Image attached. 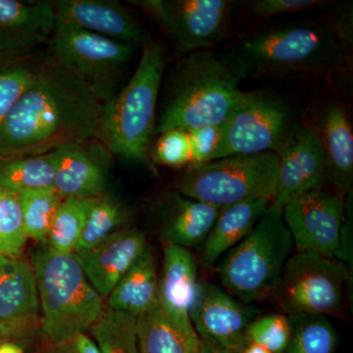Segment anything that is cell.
Listing matches in <instances>:
<instances>
[{
    "instance_id": "13",
    "label": "cell",
    "mask_w": 353,
    "mask_h": 353,
    "mask_svg": "<svg viewBox=\"0 0 353 353\" xmlns=\"http://www.w3.org/2000/svg\"><path fill=\"white\" fill-rule=\"evenodd\" d=\"M259 314L255 306L241 303L219 285L199 282L190 321L204 343L223 353H241L248 343V325Z\"/></svg>"
},
{
    "instance_id": "11",
    "label": "cell",
    "mask_w": 353,
    "mask_h": 353,
    "mask_svg": "<svg viewBox=\"0 0 353 353\" xmlns=\"http://www.w3.org/2000/svg\"><path fill=\"white\" fill-rule=\"evenodd\" d=\"M162 28L179 57L211 50L228 38L233 2L228 0H138Z\"/></svg>"
},
{
    "instance_id": "31",
    "label": "cell",
    "mask_w": 353,
    "mask_h": 353,
    "mask_svg": "<svg viewBox=\"0 0 353 353\" xmlns=\"http://www.w3.org/2000/svg\"><path fill=\"white\" fill-rule=\"evenodd\" d=\"M101 353H141L137 336V318L104 308L90 330Z\"/></svg>"
},
{
    "instance_id": "40",
    "label": "cell",
    "mask_w": 353,
    "mask_h": 353,
    "mask_svg": "<svg viewBox=\"0 0 353 353\" xmlns=\"http://www.w3.org/2000/svg\"><path fill=\"white\" fill-rule=\"evenodd\" d=\"M21 328L18 327L8 326V325L0 324V343L9 341L14 336L19 334Z\"/></svg>"
},
{
    "instance_id": "27",
    "label": "cell",
    "mask_w": 353,
    "mask_h": 353,
    "mask_svg": "<svg viewBox=\"0 0 353 353\" xmlns=\"http://www.w3.org/2000/svg\"><path fill=\"white\" fill-rule=\"evenodd\" d=\"M141 353H192L199 336L189 339L169 321L159 303L137 318Z\"/></svg>"
},
{
    "instance_id": "10",
    "label": "cell",
    "mask_w": 353,
    "mask_h": 353,
    "mask_svg": "<svg viewBox=\"0 0 353 353\" xmlns=\"http://www.w3.org/2000/svg\"><path fill=\"white\" fill-rule=\"evenodd\" d=\"M296 128L287 102L270 92H245L224 123V139L215 160L233 155L276 153Z\"/></svg>"
},
{
    "instance_id": "17",
    "label": "cell",
    "mask_w": 353,
    "mask_h": 353,
    "mask_svg": "<svg viewBox=\"0 0 353 353\" xmlns=\"http://www.w3.org/2000/svg\"><path fill=\"white\" fill-rule=\"evenodd\" d=\"M199 284L196 259L189 248L167 245L158 278V303L172 325L189 339L197 336L190 311Z\"/></svg>"
},
{
    "instance_id": "12",
    "label": "cell",
    "mask_w": 353,
    "mask_h": 353,
    "mask_svg": "<svg viewBox=\"0 0 353 353\" xmlns=\"http://www.w3.org/2000/svg\"><path fill=\"white\" fill-rule=\"evenodd\" d=\"M282 213L296 252L338 259L345 199L325 188L313 190L288 202Z\"/></svg>"
},
{
    "instance_id": "41",
    "label": "cell",
    "mask_w": 353,
    "mask_h": 353,
    "mask_svg": "<svg viewBox=\"0 0 353 353\" xmlns=\"http://www.w3.org/2000/svg\"><path fill=\"white\" fill-rule=\"evenodd\" d=\"M0 353H24V350L17 343L9 341L0 343Z\"/></svg>"
},
{
    "instance_id": "15",
    "label": "cell",
    "mask_w": 353,
    "mask_h": 353,
    "mask_svg": "<svg viewBox=\"0 0 353 353\" xmlns=\"http://www.w3.org/2000/svg\"><path fill=\"white\" fill-rule=\"evenodd\" d=\"M92 141L53 152V187L63 199H90L105 194L110 152Z\"/></svg>"
},
{
    "instance_id": "2",
    "label": "cell",
    "mask_w": 353,
    "mask_h": 353,
    "mask_svg": "<svg viewBox=\"0 0 353 353\" xmlns=\"http://www.w3.org/2000/svg\"><path fill=\"white\" fill-rule=\"evenodd\" d=\"M218 54L241 80L321 76L345 64L347 46L326 26L297 22L252 32Z\"/></svg>"
},
{
    "instance_id": "44",
    "label": "cell",
    "mask_w": 353,
    "mask_h": 353,
    "mask_svg": "<svg viewBox=\"0 0 353 353\" xmlns=\"http://www.w3.org/2000/svg\"><path fill=\"white\" fill-rule=\"evenodd\" d=\"M2 255H4V254H3V253H2L1 250H0V257H1Z\"/></svg>"
},
{
    "instance_id": "9",
    "label": "cell",
    "mask_w": 353,
    "mask_h": 353,
    "mask_svg": "<svg viewBox=\"0 0 353 353\" xmlns=\"http://www.w3.org/2000/svg\"><path fill=\"white\" fill-rule=\"evenodd\" d=\"M350 274L339 259L296 252L288 260L274 296L288 316L336 315L345 305Z\"/></svg>"
},
{
    "instance_id": "18",
    "label": "cell",
    "mask_w": 353,
    "mask_h": 353,
    "mask_svg": "<svg viewBox=\"0 0 353 353\" xmlns=\"http://www.w3.org/2000/svg\"><path fill=\"white\" fill-rule=\"evenodd\" d=\"M55 23L51 1L0 0V55L20 57L43 50Z\"/></svg>"
},
{
    "instance_id": "19",
    "label": "cell",
    "mask_w": 353,
    "mask_h": 353,
    "mask_svg": "<svg viewBox=\"0 0 353 353\" xmlns=\"http://www.w3.org/2000/svg\"><path fill=\"white\" fill-rule=\"evenodd\" d=\"M57 19L114 41L138 46L152 41L150 34L127 9L113 0H58Z\"/></svg>"
},
{
    "instance_id": "5",
    "label": "cell",
    "mask_w": 353,
    "mask_h": 353,
    "mask_svg": "<svg viewBox=\"0 0 353 353\" xmlns=\"http://www.w3.org/2000/svg\"><path fill=\"white\" fill-rule=\"evenodd\" d=\"M41 330L50 345L88 333L103 311L102 297L88 282L74 254L39 248L32 256Z\"/></svg>"
},
{
    "instance_id": "16",
    "label": "cell",
    "mask_w": 353,
    "mask_h": 353,
    "mask_svg": "<svg viewBox=\"0 0 353 353\" xmlns=\"http://www.w3.org/2000/svg\"><path fill=\"white\" fill-rule=\"evenodd\" d=\"M145 234L134 228L117 230L88 250L74 252L90 284L108 297L145 248Z\"/></svg>"
},
{
    "instance_id": "36",
    "label": "cell",
    "mask_w": 353,
    "mask_h": 353,
    "mask_svg": "<svg viewBox=\"0 0 353 353\" xmlns=\"http://www.w3.org/2000/svg\"><path fill=\"white\" fill-rule=\"evenodd\" d=\"M187 132L192 152L190 166L214 161L224 139V123L199 128Z\"/></svg>"
},
{
    "instance_id": "43",
    "label": "cell",
    "mask_w": 353,
    "mask_h": 353,
    "mask_svg": "<svg viewBox=\"0 0 353 353\" xmlns=\"http://www.w3.org/2000/svg\"><path fill=\"white\" fill-rule=\"evenodd\" d=\"M241 353H273L256 343H248Z\"/></svg>"
},
{
    "instance_id": "39",
    "label": "cell",
    "mask_w": 353,
    "mask_h": 353,
    "mask_svg": "<svg viewBox=\"0 0 353 353\" xmlns=\"http://www.w3.org/2000/svg\"><path fill=\"white\" fill-rule=\"evenodd\" d=\"M50 353H101L92 336L78 334L59 345H52Z\"/></svg>"
},
{
    "instance_id": "20",
    "label": "cell",
    "mask_w": 353,
    "mask_h": 353,
    "mask_svg": "<svg viewBox=\"0 0 353 353\" xmlns=\"http://www.w3.org/2000/svg\"><path fill=\"white\" fill-rule=\"evenodd\" d=\"M324 153L327 183L345 199L353 188V131L345 109L329 104L322 111L319 127L315 130Z\"/></svg>"
},
{
    "instance_id": "29",
    "label": "cell",
    "mask_w": 353,
    "mask_h": 353,
    "mask_svg": "<svg viewBox=\"0 0 353 353\" xmlns=\"http://www.w3.org/2000/svg\"><path fill=\"white\" fill-rule=\"evenodd\" d=\"M94 199H64L62 201L46 241V248L50 252L57 254H73L82 236Z\"/></svg>"
},
{
    "instance_id": "30",
    "label": "cell",
    "mask_w": 353,
    "mask_h": 353,
    "mask_svg": "<svg viewBox=\"0 0 353 353\" xmlns=\"http://www.w3.org/2000/svg\"><path fill=\"white\" fill-rule=\"evenodd\" d=\"M292 334L285 353H334L338 334L326 316L290 315Z\"/></svg>"
},
{
    "instance_id": "35",
    "label": "cell",
    "mask_w": 353,
    "mask_h": 353,
    "mask_svg": "<svg viewBox=\"0 0 353 353\" xmlns=\"http://www.w3.org/2000/svg\"><path fill=\"white\" fill-rule=\"evenodd\" d=\"M153 148V159L158 164L181 168L192 164V152L187 132L170 130L158 134Z\"/></svg>"
},
{
    "instance_id": "23",
    "label": "cell",
    "mask_w": 353,
    "mask_h": 353,
    "mask_svg": "<svg viewBox=\"0 0 353 353\" xmlns=\"http://www.w3.org/2000/svg\"><path fill=\"white\" fill-rule=\"evenodd\" d=\"M269 199H255L223 208L204 241L202 263L212 266L224 253L248 236L270 205Z\"/></svg>"
},
{
    "instance_id": "25",
    "label": "cell",
    "mask_w": 353,
    "mask_h": 353,
    "mask_svg": "<svg viewBox=\"0 0 353 353\" xmlns=\"http://www.w3.org/2000/svg\"><path fill=\"white\" fill-rule=\"evenodd\" d=\"M50 61L46 48L20 57L0 55V123Z\"/></svg>"
},
{
    "instance_id": "14",
    "label": "cell",
    "mask_w": 353,
    "mask_h": 353,
    "mask_svg": "<svg viewBox=\"0 0 353 353\" xmlns=\"http://www.w3.org/2000/svg\"><path fill=\"white\" fill-rule=\"evenodd\" d=\"M278 174L272 205L282 209L288 202L327 183L324 153L315 130L296 128L276 152Z\"/></svg>"
},
{
    "instance_id": "24",
    "label": "cell",
    "mask_w": 353,
    "mask_h": 353,
    "mask_svg": "<svg viewBox=\"0 0 353 353\" xmlns=\"http://www.w3.org/2000/svg\"><path fill=\"white\" fill-rule=\"evenodd\" d=\"M158 301V276L152 250L146 248L108 297L106 307L139 318Z\"/></svg>"
},
{
    "instance_id": "7",
    "label": "cell",
    "mask_w": 353,
    "mask_h": 353,
    "mask_svg": "<svg viewBox=\"0 0 353 353\" xmlns=\"http://www.w3.org/2000/svg\"><path fill=\"white\" fill-rule=\"evenodd\" d=\"M278 163L274 152L221 158L190 166L176 188L183 196L218 208L255 199L272 201Z\"/></svg>"
},
{
    "instance_id": "1",
    "label": "cell",
    "mask_w": 353,
    "mask_h": 353,
    "mask_svg": "<svg viewBox=\"0 0 353 353\" xmlns=\"http://www.w3.org/2000/svg\"><path fill=\"white\" fill-rule=\"evenodd\" d=\"M102 102L51 61L0 123V157H28L97 139Z\"/></svg>"
},
{
    "instance_id": "34",
    "label": "cell",
    "mask_w": 353,
    "mask_h": 353,
    "mask_svg": "<svg viewBox=\"0 0 353 353\" xmlns=\"http://www.w3.org/2000/svg\"><path fill=\"white\" fill-rule=\"evenodd\" d=\"M292 327L284 313L257 316L248 325V343H256L273 353H285L289 347Z\"/></svg>"
},
{
    "instance_id": "28",
    "label": "cell",
    "mask_w": 353,
    "mask_h": 353,
    "mask_svg": "<svg viewBox=\"0 0 353 353\" xmlns=\"http://www.w3.org/2000/svg\"><path fill=\"white\" fill-rule=\"evenodd\" d=\"M18 196L26 236L44 243L63 197L54 187L25 190Z\"/></svg>"
},
{
    "instance_id": "3",
    "label": "cell",
    "mask_w": 353,
    "mask_h": 353,
    "mask_svg": "<svg viewBox=\"0 0 353 353\" xmlns=\"http://www.w3.org/2000/svg\"><path fill=\"white\" fill-rule=\"evenodd\" d=\"M168 75L154 136L223 124L245 94L241 79L211 50L180 57Z\"/></svg>"
},
{
    "instance_id": "33",
    "label": "cell",
    "mask_w": 353,
    "mask_h": 353,
    "mask_svg": "<svg viewBox=\"0 0 353 353\" xmlns=\"http://www.w3.org/2000/svg\"><path fill=\"white\" fill-rule=\"evenodd\" d=\"M19 196L0 189V250L8 257H20L26 245Z\"/></svg>"
},
{
    "instance_id": "42",
    "label": "cell",
    "mask_w": 353,
    "mask_h": 353,
    "mask_svg": "<svg viewBox=\"0 0 353 353\" xmlns=\"http://www.w3.org/2000/svg\"><path fill=\"white\" fill-rule=\"evenodd\" d=\"M192 353H223L216 348L211 347L208 343H204L201 339L196 341V345L192 348Z\"/></svg>"
},
{
    "instance_id": "6",
    "label": "cell",
    "mask_w": 353,
    "mask_h": 353,
    "mask_svg": "<svg viewBox=\"0 0 353 353\" xmlns=\"http://www.w3.org/2000/svg\"><path fill=\"white\" fill-rule=\"evenodd\" d=\"M292 248L282 209L270 203L252 233L218 265L221 284L241 303L265 301L275 294Z\"/></svg>"
},
{
    "instance_id": "21",
    "label": "cell",
    "mask_w": 353,
    "mask_h": 353,
    "mask_svg": "<svg viewBox=\"0 0 353 353\" xmlns=\"http://www.w3.org/2000/svg\"><path fill=\"white\" fill-rule=\"evenodd\" d=\"M39 311L38 287L32 265L20 257H0V324L24 326Z\"/></svg>"
},
{
    "instance_id": "38",
    "label": "cell",
    "mask_w": 353,
    "mask_h": 353,
    "mask_svg": "<svg viewBox=\"0 0 353 353\" xmlns=\"http://www.w3.org/2000/svg\"><path fill=\"white\" fill-rule=\"evenodd\" d=\"M352 192L345 201V218L341 232L340 250L338 259L343 262L352 273Z\"/></svg>"
},
{
    "instance_id": "4",
    "label": "cell",
    "mask_w": 353,
    "mask_h": 353,
    "mask_svg": "<svg viewBox=\"0 0 353 353\" xmlns=\"http://www.w3.org/2000/svg\"><path fill=\"white\" fill-rule=\"evenodd\" d=\"M165 67L163 46L148 41L129 82L102 103L97 139L111 154L129 162L148 159Z\"/></svg>"
},
{
    "instance_id": "32",
    "label": "cell",
    "mask_w": 353,
    "mask_h": 353,
    "mask_svg": "<svg viewBox=\"0 0 353 353\" xmlns=\"http://www.w3.org/2000/svg\"><path fill=\"white\" fill-rule=\"evenodd\" d=\"M129 213L125 206L115 197L103 194L92 199L82 236L78 241L75 252L88 250L109 234L117 231V228L126 223Z\"/></svg>"
},
{
    "instance_id": "37",
    "label": "cell",
    "mask_w": 353,
    "mask_h": 353,
    "mask_svg": "<svg viewBox=\"0 0 353 353\" xmlns=\"http://www.w3.org/2000/svg\"><path fill=\"white\" fill-rule=\"evenodd\" d=\"M321 0H253L250 2V12L255 17L271 18L282 14L296 13L326 6Z\"/></svg>"
},
{
    "instance_id": "22",
    "label": "cell",
    "mask_w": 353,
    "mask_h": 353,
    "mask_svg": "<svg viewBox=\"0 0 353 353\" xmlns=\"http://www.w3.org/2000/svg\"><path fill=\"white\" fill-rule=\"evenodd\" d=\"M223 208L172 192L165 203L162 236L167 245L189 248L208 238Z\"/></svg>"
},
{
    "instance_id": "26",
    "label": "cell",
    "mask_w": 353,
    "mask_h": 353,
    "mask_svg": "<svg viewBox=\"0 0 353 353\" xmlns=\"http://www.w3.org/2000/svg\"><path fill=\"white\" fill-rule=\"evenodd\" d=\"M54 153L28 157H0V189L14 194L53 187Z\"/></svg>"
},
{
    "instance_id": "8",
    "label": "cell",
    "mask_w": 353,
    "mask_h": 353,
    "mask_svg": "<svg viewBox=\"0 0 353 353\" xmlns=\"http://www.w3.org/2000/svg\"><path fill=\"white\" fill-rule=\"evenodd\" d=\"M46 50L58 67L82 81L105 102L116 94V81L131 61L137 46L57 19Z\"/></svg>"
}]
</instances>
